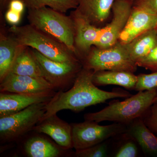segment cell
<instances>
[{"instance_id": "cell-1", "label": "cell", "mask_w": 157, "mask_h": 157, "mask_svg": "<svg viewBox=\"0 0 157 157\" xmlns=\"http://www.w3.org/2000/svg\"><path fill=\"white\" fill-rule=\"evenodd\" d=\"M94 74L92 70L82 68L70 90L67 91L59 90L47 102L45 113L40 121L64 109L80 112L90 106L105 103L109 99L132 96L124 90L109 92L100 89L93 82Z\"/></svg>"}, {"instance_id": "cell-2", "label": "cell", "mask_w": 157, "mask_h": 157, "mask_svg": "<svg viewBox=\"0 0 157 157\" xmlns=\"http://www.w3.org/2000/svg\"><path fill=\"white\" fill-rule=\"evenodd\" d=\"M156 95V90L139 91L124 101H111L108 106L98 112L86 113L84 120L98 123L108 121L128 124L143 117L154 103Z\"/></svg>"}, {"instance_id": "cell-3", "label": "cell", "mask_w": 157, "mask_h": 157, "mask_svg": "<svg viewBox=\"0 0 157 157\" xmlns=\"http://www.w3.org/2000/svg\"><path fill=\"white\" fill-rule=\"evenodd\" d=\"M9 31L19 45L30 47L50 59L59 62H80L66 45L30 24L12 25Z\"/></svg>"}, {"instance_id": "cell-4", "label": "cell", "mask_w": 157, "mask_h": 157, "mask_svg": "<svg viewBox=\"0 0 157 157\" xmlns=\"http://www.w3.org/2000/svg\"><path fill=\"white\" fill-rule=\"evenodd\" d=\"M27 18L29 24L61 42L77 58L74 46V22L71 16L44 7L29 9Z\"/></svg>"}, {"instance_id": "cell-5", "label": "cell", "mask_w": 157, "mask_h": 157, "mask_svg": "<svg viewBox=\"0 0 157 157\" xmlns=\"http://www.w3.org/2000/svg\"><path fill=\"white\" fill-rule=\"evenodd\" d=\"M81 63L83 68L94 73L117 70L134 73L138 67L131 59L125 45L119 41L107 48L92 47Z\"/></svg>"}, {"instance_id": "cell-6", "label": "cell", "mask_w": 157, "mask_h": 157, "mask_svg": "<svg viewBox=\"0 0 157 157\" xmlns=\"http://www.w3.org/2000/svg\"><path fill=\"white\" fill-rule=\"evenodd\" d=\"M47 103L33 104L14 114L0 117L1 142H12L33 131L45 113Z\"/></svg>"}, {"instance_id": "cell-7", "label": "cell", "mask_w": 157, "mask_h": 157, "mask_svg": "<svg viewBox=\"0 0 157 157\" xmlns=\"http://www.w3.org/2000/svg\"><path fill=\"white\" fill-rule=\"evenodd\" d=\"M73 148L76 150L94 146L125 133L127 125L115 123L102 126L94 121L71 124Z\"/></svg>"}, {"instance_id": "cell-8", "label": "cell", "mask_w": 157, "mask_h": 157, "mask_svg": "<svg viewBox=\"0 0 157 157\" xmlns=\"http://www.w3.org/2000/svg\"><path fill=\"white\" fill-rule=\"evenodd\" d=\"M34 57L45 78L54 88L65 90L73 85L78 73L82 69L80 62H59L50 59L35 49H32Z\"/></svg>"}, {"instance_id": "cell-9", "label": "cell", "mask_w": 157, "mask_h": 157, "mask_svg": "<svg viewBox=\"0 0 157 157\" xmlns=\"http://www.w3.org/2000/svg\"><path fill=\"white\" fill-rule=\"evenodd\" d=\"M133 4L127 0H115L112 9L111 21L103 28L102 34L94 46L106 48L114 45L128 20Z\"/></svg>"}, {"instance_id": "cell-10", "label": "cell", "mask_w": 157, "mask_h": 157, "mask_svg": "<svg viewBox=\"0 0 157 157\" xmlns=\"http://www.w3.org/2000/svg\"><path fill=\"white\" fill-rule=\"evenodd\" d=\"M70 16L74 25V46L81 63L101 36L103 28L94 25L76 10Z\"/></svg>"}, {"instance_id": "cell-11", "label": "cell", "mask_w": 157, "mask_h": 157, "mask_svg": "<svg viewBox=\"0 0 157 157\" xmlns=\"http://www.w3.org/2000/svg\"><path fill=\"white\" fill-rule=\"evenodd\" d=\"M55 90L39 94L0 93V117L14 114L33 104L46 103L56 94Z\"/></svg>"}, {"instance_id": "cell-12", "label": "cell", "mask_w": 157, "mask_h": 157, "mask_svg": "<svg viewBox=\"0 0 157 157\" xmlns=\"http://www.w3.org/2000/svg\"><path fill=\"white\" fill-rule=\"evenodd\" d=\"M157 23V13L133 6L128 20L121 34L118 41L126 45L139 35L155 29Z\"/></svg>"}, {"instance_id": "cell-13", "label": "cell", "mask_w": 157, "mask_h": 157, "mask_svg": "<svg viewBox=\"0 0 157 157\" xmlns=\"http://www.w3.org/2000/svg\"><path fill=\"white\" fill-rule=\"evenodd\" d=\"M55 90L43 77L20 76L13 73H9L0 84L1 92L39 94Z\"/></svg>"}, {"instance_id": "cell-14", "label": "cell", "mask_w": 157, "mask_h": 157, "mask_svg": "<svg viewBox=\"0 0 157 157\" xmlns=\"http://www.w3.org/2000/svg\"><path fill=\"white\" fill-rule=\"evenodd\" d=\"M33 131L48 135L65 151L73 148L71 124L53 114L39 122Z\"/></svg>"}, {"instance_id": "cell-15", "label": "cell", "mask_w": 157, "mask_h": 157, "mask_svg": "<svg viewBox=\"0 0 157 157\" xmlns=\"http://www.w3.org/2000/svg\"><path fill=\"white\" fill-rule=\"evenodd\" d=\"M76 10L97 27L109 19L115 0H78Z\"/></svg>"}, {"instance_id": "cell-16", "label": "cell", "mask_w": 157, "mask_h": 157, "mask_svg": "<svg viewBox=\"0 0 157 157\" xmlns=\"http://www.w3.org/2000/svg\"><path fill=\"white\" fill-rule=\"evenodd\" d=\"M126 133L136 140L145 156L157 157V137L145 124L142 118L127 124Z\"/></svg>"}, {"instance_id": "cell-17", "label": "cell", "mask_w": 157, "mask_h": 157, "mask_svg": "<svg viewBox=\"0 0 157 157\" xmlns=\"http://www.w3.org/2000/svg\"><path fill=\"white\" fill-rule=\"evenodd\" d=\"M137 76L132 72L117 70H104L94 73L93 82L97 86L109 85L119 86L126 89L135 90Z\"/></svg>"}, {"instance_id": "cell-18", "label": "cell", "mask_w": 157, "mask_h": 157, "mask_svg": "<svg viewBox=\"0 0 157 157\" xmlns=\"http://www.w3.org/2000/svg\"><path fill=\"white\" fill-rule=\"evenodd\" d=\"M9 73L43 78L42 71L34 57L32 50L27 46L21 45H20Z\"/></svg>"}, {"instance_id": "cell-19", "label": "cell", "mask_w": 157, "mask_h": 157, "mask_svg": "<svg viewBox=\"0 0 157 157\" xmlns=\"http://www.w3.org/2000/svg\"><path fill=\"white\" fill-rule=\"evenodd\" d=\"M125 45L131 59L137 64V62L147 56L157 45V35L155 29L150 30L139 35Z\"/></svg>"}, {"instance_id": "cell-20", "label": "cell", "mask_w": 157, "mask_h": 157, "mask_svg": "<svg viewBox=\"0 0 157 157\" xmlns=\"http://www.w3.org/2000/svg\"><path fill=\"white\" fill-rule=\"evenodd\" d=\"M24 151L29 157H59L65 150L46 138L34 136L25 141Z\"/></svg>"}, {"instance_id": "cell-21", "label": "cell", "mask_w": 157, "mask_h": 157, "mask_svg": "<svg viewBox=\"0 0 157 157\" xmlns=\"http://www.w3.org/2000/svg\"><path fill=\"white\" fill-rule=\"evenodd\" d=\"M20 45L13 36H0V82L9 74Z\"/></svg>"}, {"instance_id": "cell-22", "label": "cell", "mask_w": 157, "mask_h": 157, "mask_svg": "<svg viewBox=\"0 0 157 157\" xmlns=\"http://www.w3.org/2000/svg\"><path fill=\"white\" fill-rule=\"evenodd\" d=\"M28 9L49 7L55 11L66 13L71 9H77L78 0H23Z\"/></svg>"}, {"instance_id": "cell-23", "label": "cell", "mask_w": 157, "mask_h": 157, "mask_svg": "<svg viewBox=\"0 0 157 157\" xmlns=\"http://www.w3.org/2000/svg\"><path fill=\"white\" fill-rule=\"evenodd\" d=\"M121 139L112 154L114 157H136L139 154V147L136 140L127 133L121 135Z\"/></svg>"}, {"instance_id": "cell-24", "label": "cell", "mask_w": 157, "mask_h": 157, "mask_svg": "<svg viewBox=\"0 0 157 157\" xmlns=\"http://www.w3.org/2000/svg\"><path fill=\"white\" fill-rule=\"evenodd\" d=\"M109 142L108 140L94 146L76 150V157H107L109 156Z\"/></svg>"}, {"instance_id": "cell-25", "label": "cell", "mask_w": 157, "mask_h": 157, "mask_svg": "<svg viewBox=\"0 0 157 157\" xmlns=\"http://www.w3.org/2000/svg\"><path fill=\"white\" fill-rule=\"evenodd\" d=\"M157 89V71L150 74H140L137 76L135 90L144 91Z\"/></svg>"}, {"instance_id": "cell-26", "label": "cell", "mask_w": 157, "mask_h": 157, "mask_svg": "<svg viewBox=\"0 0 157 157\" xmlns=\"http://www.w3.org/2000/svg\"><path fill=\"white\" fill-rule=\"evenodd\" d=\"M141 118L148 128L157 135V104H153Z\"/></svg>"}, {"instance_id": "cell-27", "label": "cell", "mask_w": 157, "mask_h": 157, "mask_svg": "<svg viewBox=\"0 0 157 157\" xmlns=\"http://www.w3.org/2000/svg\"><path fill=\"white\" fill-rule=\"evenodd\" d=\"M138 67L153 72L157 71V45L145 57L137 63Z\"/></svg>"}, {"instance_id": "cell-28", "label": "cell", "mask_w": 157, "mask_h": 157, "mask_svg": "<svg viewBox=\"0 0 157 157\" xmlns=\"http://www.w3.org/2000/svg\"><path fill=\"white\" fill-rule=\"evenodd\" d=\"M133 6L140 7L157 13V0H135Z\"/></svg>"}, {"instance_id": "cell-29", "label": "cell", "mask_w": 157, "mask_h": 157, "mask_svg": "<svg viewBox=\"0 0 157 157\" xmlns=\"http://www.w3.org/2000/svg\"><path fill=\"white\" fill-rule=\"evenodd\" d=\"M21 14L10 9H8L5 14L6 21L12 25H16L20 21Z\"/></svg>"}, {"instance_id": "cell-30", "label": "cell", "mask_w": 157, "mask_h": 157, "mask_svg": "<svg viewBox=\"0 0 157 157\" xmlns=\"http://www.w3.org/2000/svg\"><path fill=\"white\" fill-rule=\"evenodd\" d=\"M23 0H11L8 5L9 9L22 14L25 8Z\"/></svg>"}, {"instance_id": "cell-31", "label": "cell", "mask_w": 157, "mask_h": 157, "mask_svg": "<svg viewBox=\"0 0 157 157\" xmlns=\"http://www.w3.org/2000/svg\"><path fill=\"white\" fill-rule=\"evenodd\" d=\"M11 0H0V5L1 8H4L5 7H8L9 2Z\"/></svg>"}, {"instance_id": "cell-32", "label": "cell", "mask_w": 157, "mask_h": 157, "mask_svg": "<svg viewBox=\"0 0 157 157\" xmlns=\"http://www.w3.org/2000/svg\"><path fill=\"white\" fill-rule=\"evenodd\" d=\"M154 103L157 104V89H156V95L155 98V99Z\"/></svg>"}, {"instance_id": "cell-33", "label": "cell", "mask_w": 157, "mask_h": 157, "mask_svg": "<svg viewBox=\"0 0 157 157\" xmlns=\"http://www.w3.org/2000/svg\"><path fill=\"white\" fill-rule=\"evenodd\" d=\"M127 1H129V2H131V3H132L133 5V3H134V1L135 0H127Z\"/></svg>"}, {"instance_id": "cell-34", "label": "cell", "mask_w": 157, "mask_h": 157, "mask_svg": "<svg viewBox=\"0 0 157 157\" xmlns=\"http://www.w3.org/2000/svg\"><path fill=\"white\" fill-rule=\"evenodd\" d=\"M155 29L156 31L157 35V23L156 25L155 28Z\"/></svg>"}]
</instances>
